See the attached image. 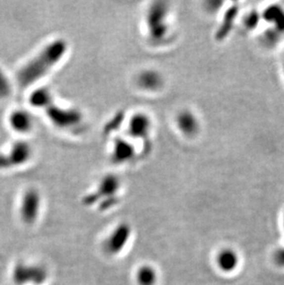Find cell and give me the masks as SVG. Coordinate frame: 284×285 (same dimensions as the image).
Segmentation results:
<instances>
[{
	"label": "cell",
	"mask_w": 284,
	"mask_h": 285,
	"mask_svg": "<svg viewBox=\"0 0 284 285\" xmlns=\"http://www.w3.org/2000/svg\"><path fill=\"white\" fill-rule=\"evenodd\" d=\"M275 261L279 265L284 266V249H280L275 254Z\"/></svg>",
	"instance_id": "cell-13"
},
{
	"label": "cell",
	"mask_w": 284,
	"mask_h": 285,
	"mask_svg": "<svg viewBox=\"0 0 284 285\" xmlns=\"http://www.w3.org/2000/svg\"><path fill=\"white\" fill-rule=\"evenodd\" d=\"M33 155V149L26 142L14 143L6 153H0V170L10 169L23 165L30 161Z\"/></svg>",
	"instance_id": "cell-2"
},
{
	"label": "cell",
	"mask_w": 284,
	"mask_h": 285,
	"mask_svg": "<svg viewBox=\"0 0 284 285\" xmlns=\"http://www.w3.org/2000/svg\"><path fill=\"white\" fill-rule=\"evenodd\" d=\"M9 124L15 131L19 133H27L34 127V119L26 110L19 109L14 111L9 116Z\"/></svg>",
	"instance_id": "cell-7"
},
{
	"label": "cell",
	"mask_w": 284,
	"mask_h": 285,
	"mask_svg": "<svg viewBox=\"0 0 284 285\" xmlns=\"http://www.w3.org/2000/svg\"><path fill=\"white\" fill-rule=\"evenodd\" d=\"M41 197L34 189L28 190L22 196L20 202V218L23 223L33 224L38 217L40 211Z\"/></svg>",
	"instance_id": "cell-3"
},
{
	"label": "cell",
	"mask_w": 284,
	"mask_h": 285,
	"mask_svg": "<svg viewBox=\"0 0 284 285\" xmlns=\"http://www.w3.org/2000/svg\"><path fill=\"white\" fill-rule=\"evenodd\" d=\"M237 254L232 249H223L218 254L217 264L224 272H231L237 269L238 265Z\"/></svg>",
	"instance_id": "cell-8"
},
{
	"label": "cell",
	"mask_w": 284,
	"mask_h": 285,
	"mask_svg": "<svg viewBox=\"0 0 284 285\" xmlns=\"http://www.w3.org/2000/svg\"><path fill=\"white\" fill-rule=\"evenodd\" d=\"M156 281L155 270L150 266H142L137 272V282L139 285H155Z\"/></svg>",
	"instance_id": "cell-10"
},
{
	"label": "cell",
	"mask_w": 284,
	"mask_h": 285,
	"mask_svg": "<svg viewBox=\"0 0 284 285\" xmlns=\"http://www.w3.org/2000/svg\"><path fill=\"white\" fill-rule=\"evenodd\" d=\"M130 233L131 230L128 224H122L118 225L106 242L107 252L115 255L121 251L129 241Z\"/></svg>",
	"instance_id": "cell-6"
},
{
	"label": "cell",
	"mask_w": 284,
	"mask_h": 285,
	"mask_svg": "<svg viewBox=\"0 0 284 285\" xmlns=\"http://www.w3.org/2000/svg\"><path fill=\"white\" fill-rule=\"evenodd\" d=\"M47 116L52 122L61 128H68L77 124L80 120V116L73 110H66L55 106H50L48 104Z\"/></svg>",
	"instance_id": "cell-5"
},
{
	"label": "cell",
	"mask_w": 284,
	"mask_h": 285,
	"mask_svg": "<svg viewBox=\"0 0 284 285\" xmlns=\"http://www.w3.org/2000/svg\"><path fill=\"white\" fill-rule=\"evenodd\" d=\"M12 86L6 73L0 68V99H7L11 95Z\"/></svg>",
	"instance_id": "cell-12"
},
{
	"label": "cell",
	"mask_w": 284,
	"mask_h": 285,
	"mask_svg": "<svg viewBox=\"0 0 284 285\" xmlns=\"http://www.w3.org/2000/svg\"><path fill=\"white\" fill-rule=\"evenodd\" d=\"M51 95L47 89L41 88L34 91L30 96V102L34 107L46 108L51 103Z\"/></svg>",
	"instance_id": "cell-9"
},
{
	"label": "cell",
	"mask_w": 284,
	"mask_h": 285,
	"mask_svg": "<svg viewBox=\"0 0 284 285\" xmlns=\"http://www.w3.org/2000/svg\"><path fill=\"white\" fill-rule=\"evenodd\" d=\"M13 279L14 282L18 285H25L28 283L41 285L47 279V272L39 266L19 264L15 267Z\"/></svg>",
	"instance_id": "cell-4"
},
{
	"label": "cell",
	"mask_w": 284,
	"mask_h": 285,
	"mask_svg": "<svg viewBox=\"0 0 284 285\" xmlns=\"http://www.w3.org/2000/svg\"><path fill=\"white\" fill-rule=\"evenodd\" d=\"M118 189V182L115 177H108L103 180L101 183V188L99 190L100 195L102 196H112L115 193L116 190Z\"/></svg>",
	"instance_id": "cell-11"
},
{
	"label": "cell",
	"mask_w": 284,
	"mask_h": 285,
	"mask_svg": "<svg viewBox=\"0 0 284 285\" xmlns=\"http://www.w3.org/2000/svg\"><path fill=\"white\" fill-rule=\"evenodd\" d=\"M66 50L67 45L63 40H56L49 44L31 61L20 68L17 74L20 87H28L46 76L60 61Z\"/></svg>",
	"instance_id": "cell-1"
}]
</instances>
